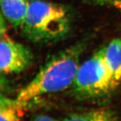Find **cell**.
<instances>
[{
    "mask_svg": "<svg viewBox=\"0 0 121 121\" xmlns=\"http://www.w3.org/2000/svg\"><path fill=\"white\" fill-rule=\"evenodd\" d=\"M86 44L80 42L51 57L18 93L17 99L28 103L40 96L58 93L73 85Z\"/></svg>",
    "mask_w": 121,
    "mask_h": 121,
    "instance_id": "6da1fadb",
    "label": "cell"
},
{
    "mask_svg": "<svg viewBox=\"0 0 121 121\" xmlns=\"http://www.w3.org/2000/svg\"><path fill=\"white\" fill-rule=\"evenodd\" d=\"M24 35L31 42L45 43L58 40L67 34L69 20L63 7L42 0H31L25 22Z\"/></svg>",
    "mask_w": 121,
    "mask_h": 121,
    "instance_id": "7a4b0ae2",
    "label": "cell"
},
{
    "mask_svg": "<svg viewBox=\"0 0 121 121\" xmlns=\"http://www.w3.org/2000/svg\"><path fill=\"white\" fill-rule=\"evenodd\" d=\"M72 86L74 93L81 99L102 98L114 90L104 47L80 64Z\"/></svg>",
    "mask_w": 121,
    "mask_h": 121,
    "instance_id": "3957f363",
    "label": "cell"
},
{
    "mask_svg": "<svg viewBox=\"0 0 121 121\" xmlns=\"http://www.w3.org/2000/svg\"><path fill=\"white\" fill-rule=\"evenodd\" d=\"M33 56L31 51L22 44L6 35L1 33L0 70L5 75L19 73L31 65Z\"/></svg>",
    "mask_w": 121,
    "mask_h": 121,
    "instance_id": "277c9868",
    "label": "cell"
},
{
    "mask_svg": "<svg viewBox=\"0 0 121 121\" xmlns=\"http://www.w3.org/2000/svg\"><path fill=\"white\" fill-rule=\"evenodd\" d=\"M104 55L115 90L121 84V38L113 39L104 47Z\"/></svg>",
    "mask_w": 121,
    "mask_h": 121,
    "instance_id": "5b68a950",
    "label": "cell"
},
{
    "mask_svg": "<svg viewBox=\"0 0 121 121\" xmlns=\"http://www.w3.org/2000/svg\"><path fill=\"white\" fill-rule=\"evenodd\" d=\"M27 0H1V11L7 21L14 27H22L28 13Z\"/></svg>",
    "mask_w": 121,
    "mask_h": 121,
    "instance_id": "8992f818",
    "label": "cell"
},
{
    "mask_svg": "<svg viewBox=\"0 0 121 121\" xmlns=\"http://www.w3.org/2000/svg\"><path fill=\"white\" fill-rule=\"evenodd\" d=\"M27 103L1 95L0 121H22L27 107Z\"/></svg>",
    "mask_w": 121,
    "mask_h": 121,
    "instance_id": "52a82bcc",
    "label": "cell"
},
{
    "mask_svg": "<svg viewBox=\"0 0 121 121\" xmlns=\"http://www.w3.org/2000/svg\"><path fill=\"white\" fill-rule=\"evenodd\" d=\"M63 121H119L117 112L111 109L99 108L73 113Z\"/></svg>",
    "mask_w": 121,
    "mask_h": 121,
    "instance_id": "ba28073f",
    "label": "cell"
},
{
    "mask_svg": "<svg viewBox=\"0 0 121 121\" xmlns=\"http://www.w3.org/2000/svg\"><path fill=\"white\" fill-rule=\"evenodd\" d=\"M30 121H58L54 118L47 115L39 114L35 116Z\"/></svg>",
    "mask_w": 121,
    "mask_h": 121,
    "instance_id": "9c48e42d",
    "label": "cell"
},
{
    "mask_svg": "<svg viewBox=\"0 0 121 121\" xmlns=\"http://www.w3.org/2000/svg\"><path fill=\"white\" fill-rule=\"evenodd\" d=\"M102 2L108 3L119 9H121V0H98Z\"/></svg>",
    "mask_w": 121,
    "mask_h": 121,
    "instance_id": "30bf717a",
    "label": "cell"
},
{
    "mask_svg": "<svg viewBox=\"0 0 121 121\" xmlns=\"http://www.w3.org/2000/svg\"><path fill=\"white\" fill-rule=\"evenodd\" d=\"M27 1H31V0H27Z\"/></svg>",
    "mask_w": 121,
    "mask_h": 121,
    "instance_id": "8fae6325",
    "label": "cell"
}]
</instances>
